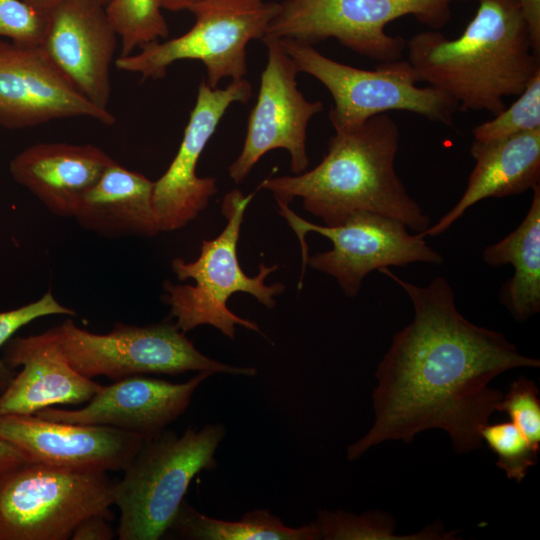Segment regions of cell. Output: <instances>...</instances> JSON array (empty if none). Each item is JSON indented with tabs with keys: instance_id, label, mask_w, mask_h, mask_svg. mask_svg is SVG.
Instances as JSON below:
<instances>
[{
	"instance_id": "obj_22",
	"label": "cell",
	"mask_w": 540,
	"mask_h": 540,
	"mask_svg": "<svg viewBox=\"0 0 540 540\" xmlns=\"http://www.w3.org/2000/svg\"><path fill=\"white\" fill-rule=\"evenodd\" d=\"M532 191V202L521 224L483 251L486 264L514 267V275L502 286L499 297L519 322L540 311V184Z\"/></svg>"
},
{
	"instance_id": "obj_31",
	"label": "cell",
	"mask_w": 540,
	"mask_h": 540,
	"mask_svg": "<svg viewBox=\"0 0 540 540\" xmlns=\"http://www.w3.org/2000/svg\"><path fill=\"white\" fill-rule=\"evenodd\" d=\"M111 513L92 514L80 521L72 532L73 540H110L114 532L109 520Z\"/></svg>"
},
{
	"instance_id": "obj_2",
	"label": "cell",
	"mask_w": 540,
	"mask_h": 540,
	"mask_svg": "<svg viewBox=\"0 0 540 540\" xmlns=\"http://www.w3.org/2000/svg\"><path fill=\"white\" fill-rule=\"evenodd\" d=\"M399 140V127L390 116H373L358 126L335 130L327 153L313 169L269 177L259 188L270 191L276 202L301 198L305 210L326 226L340 225L356 212H372L421 233L430 219L396 173Z\"/></svg>"
},
{
	"instance_id": "obj_15",
	"label": "cell",
	"mask_w": 540,
	"mask_h": 540,
	"mask_svg": "<svg viewBox=\"0 0 540 540\" xmlns=\"http://www.w3.org/2000/svg\"><path fill=\"white\" fill-rule=\"evenodd\" d=\"M117 34L97 0H62L47 12L41 47L91 103L108 110Z\"/></svg>"
},
{
	"instance_id": "obj_13",
	"label": "cell",
	"mask_w": 540,
	"mask_h": 540,
	"mask_svg": "<svg viewBox=\"0 0 540 540\" xmlns=\"http://www.w3.org/2000/svg\"><path fill=\"white\" fill-rule=\"evenodd\" d=\"M252 86L241 78L225 88L202 81L178 151L165 173L154 181L152 203L161 232L184 227L203 211L217 192L216 179L197 175V165L208 141L231 104L247 103Z\"/></svg>"
},
{
	"instance_id": "obj_21",
	"label": "cell",
	"mask_w": 540,
	"mask_h": 540,
	"mask_svg": "<svg viewBox=\"0 0 540 540\" xmlns=\"http://www.w3.org/2000/svg\"><path fill=\"white\" fill-rule=\"evenodd\" d=\"M154 181L114 161L84 195L73 218L106 238H152L161 231L154 212Z\"/></svg>"
},
{
	"instance_id": "obj_35",
	"label": "cell",
	"mask_w": 540,
	"mask_h": 540,
	"mask_svg": "<svg viewBox=\"0 0 540 540\" xmlns=\"http://www.w3.org/2000/svg\"><path fill=\"white\" fill-rule=\"evenodd\" d=\"M194 0H160L161 7L168 11L186 10Z\"/></svg>"
},
{
	"instance_id": "obj_18",
	"label": "cell",
	"mask_w": 540,
	"mask_h": 540,
	"mask_svg": "<svg viewBox=\"0 0 540 540\" xmlns=\"http://www.w3.org/2000/svg\"><path fill=\"white\" fill-rule=\"evenodd\" d=\"M2 351L8 367L22 369L0 395V416L35 414L54 405L86 403L102 386L70 365L49 330L12 337Z\"/></svg>"
},
{
	"instance_id": "obj_3",
	"label": "cell",
	"mask_w": 540,
	"mask_h": 540,
	"mask_svg": "<svg viewBox=\"0 0 540 540\" xmlns=\"http://www.w3.org/2000/svg\"><path fill=\"white\" fill-rule=\"evenodd\" d=\"M476 1L474 18L457 38L423 31L405 48L420 82L449 95L462 111L497 115L506 107L504 98L521 94L540 72V54L517 0Z\"/></svg>"
},
{
	"instance_id": "obj_14",
	"label": "cell",
	"mask_w": 540,
	"mask_h": 540,
	"mask_svg": "<svg viewBox=\"0 0 540 540\" xmlns=\"http://www.w3.org/2000/svg\"><path fill=\"white\" fill-rule=\"evenodd\" d=\"M87 117L113 125L115 116L84 97L41 45L0 39V126L23 129L65 118Z\"/></svg>"
},
{
	"instance_id": "obj_33",
	"label": "cell",
	"mask_w": 540,
	"mask_h": 540,
	"mask_svg": "<svg viewBox=\"0 0 540 540\" xmlns=\"http://www.w3.org/2000/svg\"><path fill=\"white\" fill-rule=\"evenodd\" d=\"M27 456L13 445L0 440V474L29 462Z\"/></svg>"
},
{
	"instance_id": "obj_32",
	"label": "cell",
	"mask_w": 540,
	"mask_h": 540,
	"mask_svg": "<svg viewBox=\"0 0 540 540\" xmlns=\"http://www.w3.org/2000/svg\"><path fill=\"white\" fill-rule=\"evenodd\" d=\"M534 51L540 54V0H517Z\"/></svg>"
},
{
	"instance_id": "obj_6",
	"label": "cell",
	"mask_w": 540,
	"mask_h": 540,
	"mask_svg": "<svg viewBox=\"0 0 540 540\" xmlns=\"http://www.w3.org/2000/svg\"><path fill=\"white\" fill-rule=\"evenodd\" d=\"M279 214L296 233L302 252L301 289L306 266L336 279L344 294L355 297L365 277L390 266L412 263L440 265L443 256L420 233L410 234L400 220L372 212H356L342 224L311 223L288 203L277 202Z\"/></svg>"
},
{
	"instance_id": "obj_34",
	"label": "cell",
	"mask_w": 540,
	"mask_h": 540,
	"mask_svg": "<svg viewBox=\"0 0 540 540\" xmlns=\"http://www.w3.org/2000/svg\"><path fill=\"white\" fill-rule=\"evenodd\" d=\"M23 1L39 11L43 13H47L51 8H53L57 3H59L62 0H23ZM97 1L103 4L104 6H106L110 0H97Z\"/></svg>"
},
{
	"instance_id": "obj_28",
	"label": "cell",
	"mask_w": 540,
	"mask_h": 540,
	"mask_svg": "<svg viewBox=\"0 0 540 540\" xmlns=\"http://www.w3.org/2000/svg\"><path fill=\"white\" fill-rule=\"evenodd\" d=\"M76 312L62 305L49 290L38 300L21 307L0 312V352L13 335L25 325L50 315L75 316ZM14 369L8 367L0 355V395L15 376Z\"/></svg>"
},
{
	"instance_id": "obj_25",
	"label": "cell",
	"mask_w": 540,
	"mask_h": 540,
	"mask_svg": "<svg viewBox=\"0 0 540 540\" xmlns=\"http://www.w3.org/2000/svg\"><path fill=\"white\" fill-rule=\"evenodd\" d=\"M160 0H110L107 17L120 38V56L134 53L142 46L166 38L169 28Z\"/></svg>"
},
{
	"instance_id": "obj_5",
	"label": "cell",
	"mask_w": 540,
	"mask_h": 540,
	"mask_svg": "<svg viewBox=\"0 0 540 540\" xmlns=\"http://www.w3.org/2000/svg\"><path fill=\"white\" fill-rule=\"evenodd\" d=\"M223 424L189 428L182 436L163 430L146 439L115 483L120 540H158L168 531L192 479L216 468Z\"/></svg>"
},
{
	"instance_id": "obj_20",
	"label": "cell",
	"mask_w": 540,
	"mask_h": 540,
	"mask_svg": "<svg viewBox=\"0 0 540 540\" xmlns=\"http://www.w3.org/2000/svg\"><path fill=\"white\" fill-rule=\"evenodd\" d=\"M475 166L459 201L420 234L437 236L448 230L477 202L523 193L540 184V129L481 142L470 148Z\"/></svg>"
},
{
	"instance_id": "obj_26",
	"label": "cell",
	"mask_w": 540,
	"mask_h": 540,
	"mask_svg": "<svg viewBox=\"0 0 540 540\" xmlns=\"http://www.w3.org/2000/svg\"><path fill=\"white\" fill-rule=\"evenodd\" d=\"M518 99L489 121L473 128L476 141L487 142L540 129V72L536 73Z\"/></svg>"
},
{
	"instance_id": "obj_7",
	"label": "cell",
	"mask_w": 540,
	"mask_h": 540,
	"mask_svg": "<svg viewBox=\"0 0 540 540\" xmlns=\"http://www.w3.org/2000/svg\"><path fill=\"white\" fill-rule=\"evenodd\" d=\"M298 71L322 83L333 98L329 120L334 130L358 126L388 111H407L447 126L459 106L449 95L432 87H419V76L405 59L362 69L337 62L313 45L280 39Z\"/></svg>"
},
{
	"instance_id": "obj_29",
	"label": "cell",
	"mask_w": 540,
	"mask_h": 540,
	"mask_svg": "<svg viewBox=\"0 0 540 540\" xmlns=\"http://www.w3.org/2000/svg\"><path fill=\"white\" fill-rule=\"evenodd\" d=\"M535 383L524 376L510 384L498 411L509 415L510 421L523 433L532 447L540 450V399Z\"/></svg>"
},
{
	"instance_id": "obj_9",
	"label": "cell",
	"mask_w": 540,
	"mask_h": 540,
	"mask_svg": "<svg viewBox=\"0 0 540 540\" xmlns=\"http://www.w3.org/2000/svg\"><path fill=\"white\" fill-rule=\"evenodd\" d=\"M107 471L26 462L0 474V540H66L77 524L110 513Z\"/></svg>"
},
{
	"instance_id": "obj_30",
	"label": "cell",
	"mask_w": 540,
	"mask_h": 540,
	"mask_svg": "<svg viewBox=\"0 0 540 540\" xmlns=\"http://www.w3.org/2000/svg\"><path fill=\"white\" fill-rule=\"evenodd\" d=\"M46 26L47 13L23 0H0V39L25 46L41 45Z\"/></svg>"
},
{
	"instance_id": "obj_19",
	"label": "cell",
	"mask_w": 540,
	"mask_h": 540,
	"mask_svg": "<svg viewBox=\"0 0 540 540\" xmlns=\"http://www.w3.org/2000/svg\"><path fill=\"white\" fill-rule=\"evenodd\" d=\"M114 161L91 144L37 143L14 156L9 171L50 212L73 218L84 195Z\"/></svg>"
},
{
	"instance_id": "obj_17",
	"label": "cell",
	"mask_w": 540,
	"mask_h": 540,
	"mask_svg": "<svg viewBox=\"0 0 540 540\" xmlns=\"http://www.w3.org/2000/svg\"><path fill=\"white\" fill-rule=\"evenodd\" d=\"M212 375L198 372L181 383L131 376L101 386L83 408L48 407L35 415L55 422L110 426L138 434L146 440L180 417L199 385Z\"/></svg>"
},
{
	"instance_id": "obj_11",
	"label": "cell",
	"mask_w": 540,
	"mask_h": 540,
	"mask_svg": "<svg viewBox=\"0 0 540 540\" xmlns=\"http://www.w3.org/2000/svg\"><path fill=\"white\" fill-rule=\"evenodd\" d=\"M454 0H284L264 37L310 45L334 38L350 50L382 62L402 58L406 41L386 33L404 16L438 29L449 22Z\"/></svg>"
},
{
	"instance_id": "obj_16",
	"label": "cell",
	"mask_w": 540,
	"mask_h": 540,
	"mask_svg": "<svg viewBox=\"0 0 540 540\" xmlns=\"http://www.w3.org/2000/svg\"><path fill=\"white\" fill-rule=\"evenodd\" d=\"M0 440L32 462L88 470H124L145 439L103 425L55 422L35 414L0 416Z\"/></svg>"
},
{
	"instance_id": "obj_23",
	"label": "cell",
	"mask_w": 540,
	"mask_h": 540,
	"mask_svg": "<svg viewBox=\"0 0 540 540\" xmlns=\"http://www.w3.org/2000/svg\"><path fill=\"white\" fill-rule=\"evenodd\" d=\"M168 532L181 539L190 540L321 539L320 530L315 521L301 527H289L267 509L247 512L237 521H225L197 511L185 499Z\"/></svg>"
},
{
	"instance_id": "obj_4",
	"label": "cell",
	"mask_w": 540,
	"mask_h": 540,
	"mask_svg": "<svg viewBox=\"0 0 540 540\" xmlns=\"http://www.w3.org/2000/svg\"><path fill=\"white\" fill-rule=\"evenodd\" d=\"M255 193L244 195L238 189L226 193L221 204L226 225L221 233L214 239L202 241L196 260H172V270L179 280L195 281V285L164 283V301L170 306L175 325L184 333L201 325L213 326L230 339L235 338L236 325L261 333L254 321L239 317L228 308V299L238 292L248 293L272 309L276 305L274 297L284 292L282 283L265 284L266 277L276 271L278 265L266 266L262 262L258 274L251 277L239 263L240 230Z\"/></svg>"
},
{
	"instance_id": "obj_27",
	"label": "cell",
	"mask_w": 540,
	"mask_h": 540,
	"mask_svg": "<svg viewBox=\"0 0 540 540\" xmlns=\"http://www.w3.org/2000/svg\"><path fill=\"white\" fill-rule=\"evenodd\" d=\"M482 442L498 457L496 466L509 479L521 482L529 468L537 463L535 450L523 433L511 422L487 423L480 432Z\"/></svg>"
},
{
	"instance_id": "obj_10",
	"label": "cell",
	"mask_w": 540,
	"mask_h": 540,
	"mask_svg": "<svg viewBox=\"0 0 540 540\" xmlns=\"http://www.w3.org/2000/svg\"><path fill=\"white\" fill-rule=\"evenodd\" d=\"M49 331L70 365L87 378L113 381L143 374L187 371L254 377V367L232 366L202 354L174 322L145 326L116 322L109 333L79 328L68 318Z\"/></svg>"
},
{
	"instance_id": "obj_12",
	"label": "cell",
	"mask_w": 540,
	"mask_h": 540,
	"mask_svg": "<svg viewBox=\"0 0 540 540\" xmlns=\"http://www.w3.org/2000/svg\"><path fill=\"white\" fill-rule=\"evenodd\" d=\"M261 40L267 47V63L248 118L242 150L228 168L235 183H241L256 163L275 149L289 152L293 174L306 171L307 127L313 116L323 110L322 102L307 100L298 89V68L281 40L269 37Z\"/></svg>"
},
{
	"instance_id": "obj_1",
	"label": "cell",
	"mask_w": 540,
	"mask_h": 540,
	"mask_svg": "<svg viewBox=\"0 0 540 540\" xmlns=\"http://www.w3.org/2000/svg\"><path fill=\"white\" fill-rule=\"evenodd\" d=\"M379 272L406 292L414 317L395 334L377 367L375 421L347 448L348 459L388 440L410 443L432 428L447 432L458 453L481 448L480 432L503 397L490 382L511 369L538 368L539 359L522 355L503 334L462 316L444 277L422 287L388 267Z\"/></svg>"
},
{
	"instance_id": "obj_8",
	"label": "cell",
	"mask_w": 540,
	"mask_h": 540,
	"mask_svg": "<svg viewBox=\"0 0 540 540\" xmlns=\"http://www.w3.org/2000/svg\"><path fill=\"white\" fill-rule=\"evenodd\" d=\"M280 3L265 0H194L186 10L194 25L184 34L152 42L139 52L119 56L117 69L143 79H160L180 60H197L206 69L207 84L217 88L226 78L238 80L247 73V46L262 39Z\"/></svg>"
},
{
	"instance_id": "obj_24",
	"label": "cell",
	"mask_w": 540,
	"mask_h": 540,
	"mask_svg": "<svg viewBox=\"0 0 540 540\" xmlns=\"http://www.w3.org/2000/svg\"><path fill=\"white\" fill-rule=\"evenodd\" d=\"M321 539L326 540H434L455 539L457 531L447 533L438 523L422 531L399 536L394 534V519L383 512H365L361 515L345 511L319 510L315 521Z\"/></svg>"
}]
</instances>
